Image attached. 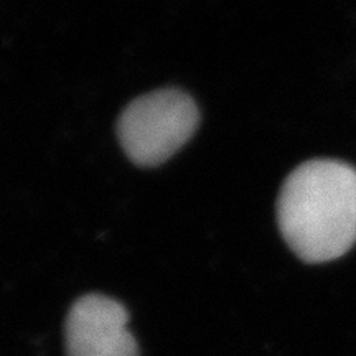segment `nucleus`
<instances>
[{"label":"nucleus","mask_w":356,"mask_h":356,"mask_svg":"<svg viewBox=\"0 0 356 356\" xmlns=\"http://www.w3.org/2000/svg\"><path fill=\"white\" fill-rule=\"evenodd\" d=\"M277 222L289 248L305 262H327L356 243V168L332 159L302 163L284 180Z\"/></svg>","instance_id":"nucleus-1"},{"label":"nucleus","mask_w":356,"mask_h":356,"mask_svg":"<svg viewBox=\"0 0 356 356\" xmlns=\"http://www.w3.org/2000/svg\"><path fill=\"white\" fill-rule=\"evenodd\" d=\"M127 323L129 314L121 302L97 293L81 297L66 318V355L139 356Z\"/></svg>","instance_id":"nucleus-3"},{"label":"nucleus","mask_w":356,"mask_h":356,"mask_svg":"<svg viewBox=\"0 0 356 356\" xmlns=\"http://www.w3.org/2000/svg\"><path fill=\"white\" fill-rule=\"evenodd\" d=\"M200 121L195 101L178 89H159L124 109L118 137L127 157L142 167L165 162L184 147Z\"/></svg>","instance_id":"nucleus-2"}]
</instances>
